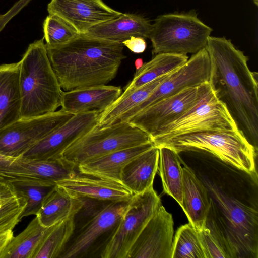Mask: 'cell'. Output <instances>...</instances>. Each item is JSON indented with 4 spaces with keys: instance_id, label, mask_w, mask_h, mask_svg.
<instances>
[{
    "instance_id": "1",
    "label": "cell",
    "mask_w": 258,
    "mask_h": 258,
    "mask_svg": "<svg viewBox=\"0 0 258 258\" xmlns=\"http://www.w3.org/2000/svg\"><path fill=\"white\" fill-rule=\"evenodd\" d=\"M179 154L205 187L210 208L205 227L228 258L258 257L257 174L249 173L203 151Z\"/></svg>"
},
{
    "instance_id": "2",
    "label": "cell",
    "mask_w": 258,
    "mask_h": 258,
    "mask_svg": "<svg viewBox=\"0 0 258 258\" xmlns=\"http://www.w3.org/2000/svg\"><path fill=\"white\" fill-rule=\"evenodd\" d=\"M206 49L210 60L211 88L238 129L257 150V73L250 70L248 57L224 37L210 36Z\"/></svg>"
},
{
    "instance_id": "3",
    "label": "cell",
    "mask_w": 258,
    "mask_h": 258,
    "mask_svg": "<svg viewBox=\"0 0 258 258\" xmlns=\"http://www.w3.org/2000/svg\"><path fill=\"white\" fill-rule=\"evenodd\" d=\"M45 46L51 67L65 91L107 85L126 58L122 43L85 33L61 45Z\"/></svg>"
},
{
    "instance_id": "4",
    "label": "cell",
    "mask_w": 258,
    "mask_h": 258,
    "mask_svg": "<svg viewBox=\"0 0 258 258\" xmlns=\"http://www.w3.org/2000/svg\"><path fill=\"white\" fill-rule=\"evenodd\" d=\"M21 118L54 112L62 91L48 58L43 37L31 43L20 61Z\"/></svg>"
},
{
    "instance_id": "5",
    "label": "cell",
    "mask_w": 258,
    "mask_h": 258,
    "mask_svg": "<svg viewBox=\"0 0 258 258\" xmlns=\"http://www.w3.org/2000/svg\"><path fill=\"white\" fill-rule=\"evenodd\" d=\"M157 147H169L178 153L203 151L249 173H256L257 150L239 129L207 131L175 137L153 143Z\"/></svg>"
},
{
    "instance_id": "6",
    "label": "cell",
    "mask_w": 258,
    "mask_h": 258,
    "mask_svg": "<svg viewBox=\"0 0 258 258\" xmlns=\"http://www.w3.org/2000/svg\"><path fill=\"white\" fill-rule=\"evenodd\" d=\"M149 37L152 54H195L206 48L212 29L198 17L195 10L159 16Z\"/></svg>"
},
{
    "instance_id": "7",
    "label": "cell",
    "mask_w": 258,
    "mask_h": 258,
    "mask_svg": "<svg viewBox=\"0 0 258 258\" xmlns=\"http://www.w3.org/2000/svg\"><path fill=\"white\" fill-rule=\"evenodd\" d=\"M150 142L148 134L127 121L102 127L97 125L66 149L61 157L76 168L88 160Z\"/></svg>"
},
{
    "instance_id": "8",
    "label": "cell",
    "mask_w": 258,
    "mask_h": 258,
    "mask_svg": "<svg viewBox=\"0 0 258 258\" xmlns=\"http://www.w3.org/2000/svg\"><path fill=\"white\" fill-rule=\"evenodd\" d=\"M238 128L225 104L217 97L209 82L202 84L197 102L179 118L156 131L153 143L175 137L207 131H229Z\"/></svg>"
},
{
    "instance_id": "9",
    "label": "cell",
    "mask_w": 258,
    "mask_h": 258,
    "mask_svg": "<svg viewBox=\"0 0 258 258\" xmlns=\"http://www.w3.org/2000/svg\"><path fill=\"white\" fill-rule=\"evenodd\" d=\"M161 204L153 186L133 195L125 212L104 243L100 257L127 258L133 245Z\"/></svg>"
},
{
    "instance_id": "10",
    "label": "cell",
    "mask_w": 258,
    "mask_h": 258,
    "mask_svg": "<svg viewBox=\"0 0 258 258\" xmlns=\"http://www.w3.org/2000/svg\"><path fill=\"white\" fill-rule=\"evenodd\" d=\"M74 115L61 109L37 117L18 119L0 130V155L22 156Z\"/></svg>"
},
{
    "instance_id": "11",
    "label": "cell",
    "mask_w": 258,
    "mask_h": 258,
    "mask_svg": "<svg viewBox=\"0 0 258 258\" xmlns=\"http://www.w3.org/2000/svg\"><path fill=\"white\" fill-rule=\"evenodd\" d=\"M210 74V60L205 48L192 54L185 64L161 83L146 99L122 115L116 122L125 121L152 104L185 88L209 82Z\"/></svg>"
},
{
    "instance_id": "12",
    "label": "cell",
    "mask_w": 258,
    "mask_h": 258,
    "mask_svg": "<svg viewBox=\"0 0 258 258\" xmlns=\"http://www.w3.org/2000/svg\"><path fill=\"white\" fill-rule=\"evenodd\" d=\"M73 167L61 158L44 160L0 155V181L12 184L35 181L56 182L70 177Z\"/></svg>"
},
{
    "instance_id": "13",
    "label": "cell",
    "mask_w": 258,
    "mask_h": 258,
    "mask_svg": "<svg viewBox=\"0 0 258 258\" xmlns=\"http://www.w3.org/2000/svg\"><path fill=\"white\" fill-rule=\"evenodd\" d=\"M202 84L185 88L162 99L125 121L142 130L151 137L159 128L179 118L197 102L201 95Z\"/></svg>"
},
{
    "instance_id": "14",
    "label": "cell",
    "mask_w": 258,
    "mask_h": 258,
    "mask_svg": "<svg viewBox=\"0 0 258 258\" xmlns=\"http://www.w3.org/2000/svg\"><path fill=\"white\" fill-rule=\"evenodd\" d=\"M100 114L98 111L75 114L66 123L38 142L21 157L38 160L61 157L66 149L97 125Z\"/></svg>"
},
{
    "instance_id": "15",
    "label": "cell",
    "mask_w": 258,
    "mask_h": 258,
    "mask_svg": "<svg viewBox=\"0 0 258 258\" xmlns=\"http://www.w3.org/2000/svg\"><path fill=\"white\" fill-rule=\"evenodd\" d=\"M129 201L111 202L88 220L77 229L60 258L82 257L87 255L102 236L112 233Z\"/></svg>"
},
{
    "instance_id": "16",
    "label": "cell",
    "mask_w": 258,
    "mask_h": 258,
    "mask_svg": "<svg viewBox=\"0 0 258 258\" xmlns=\"http://www.w3.org/2000/svg\"><path fill=\"white\" fill-rule=\"evenodd\" d=\"M173 226L171 214L161 204L133 245L127 258H171Z\"/></svg>"
},
{
    "instance_id": "17",
    "label": "cell",
    "mask_w": 258,
    "mask_h": 258,
    "mask_svg": "<svg viewBox=\"0 0 258 258\" xmlns=\"http://www.w3.org/2000/svg\"><path fill=\"white\" fill-rule=\"evenodd\" d=\"M47 11L67 21L79 33H85L92 27L122 14L102 0H51Z\"/></svg>"
},
{
    "instance_id": "18",
    "label": "cell",
    "mask_w": 258,
    "mask_h": 258,
    "mask_svg": "<svg viewBox=\"0 0 258 258\" xmlns=\"http://www.w3.org/2000/svg\"><path fill=\"white\" fill-rule=\"evenodd\" d=\"M56 184L75 198L117 202L129 201L133 195L119 183L78 173L73 177L60 180Z\"/></svg>"
},
{
    "instance_id": "19",
    "label": "cell",
    "mask_w": 258,
    "mask_h": 258,
    "mask_svg": "<svg viewBox=\"0 0 258 258\" xmlns=\"http://www.w3.org/2000/svg\"><path fill=\"white\" fill-rule=\"evenodd\" d=\"M121 91L120 87L107 85L62 91L60 106L73 114L89 111L101 113L118 98Z\"/></svg>"
},
{
    "instance_id": "20",
    "label": "cell",
    "mask_w": 258,
    "mask_h": 258,
    "mask_svg": "<svg viewBox=\"0 0 258 258\" xmlns=\"http://www.w3.org/2000/svg\"><path fill=\"white\" fill-rule=\"evenodd\" d=\"M154 146L153 142L116 151L79 164L78 173L117 182L123 185L121 172L133 158Z\"/></svg>"
},
{
    "instance_id": "21",
    "label": "cell",
    "mask_w": 258,
    "mask_h": 258,
    "mask_svg": "<svg viewBox=\"0 0 258 258\" xmlns=\"http://www.w3.org/2000/svg\"><path fill=\"white\" fill-rule=\"evenodd\" d=\"M153 25L144 17L124 13L89 29L85 34L100 39L122 43L131 36L149 38Z\"/></svg>"
},
{
    "instance_id": "22",
    "label": "cell",
    "mask_w": 258,
    "mask_h": 258,
    "mask_svg": "<svg viewBox=\"0 0 258 258\" xmlns=\"http://www.w3.org/2000/svg\"><path fill=\"white\" fill-rule=\"evenodd\" d=\"M183 190L181 206L189 223L198 231L204 228L210 208L207 190L187 166L182 164Z\"/></svg>"
},
{
    "instance_id": "23",
    "label": "cell",
    "mask_w": 258,
    "mask_h": 258,
    "mask_svg": "<svg viewBox=\"0 0 258 258\" xmlns=\"http://www.w3.org/2000/svg\"><path fill=\"white\" fill-rule=\"evenodd\" d=\"M159 148L154 145L128 162L121 172L123 186L133 195L153 186L159 163Z\"/></svg>"
},
{
    "instance_id": "24",
    "label": "cell",
    "mask_w": 258,
    "mask_h": 258,
    "mask_svg": "<svg viewBox=\"0 0 258 258\" xmlns=\"http://www.w3.org/2000/svg\"><path fill=\"white\" fill-rule=\"evenodd\" d=\"M20 61L0 65V130L21 118Z\"/></svg>"
},
{
    "instance_id": "25",
    "label": "cell",
    "mask_w": 258,
    "mask_h": 258,
    "mask_svg": "<svg viewBox=\"0 0 258 258\" xmlns=\"http://www.w3.org/2000/svg\"><path fill=\"white\" fill-rule=\"evenodd\" d=\"M187 55L162 53L157 54L149 61L136 70L132 80L124 88L120 97L124 96L156 79L172 73L185 64Z\"/></svg>"
},
{
    "instance_id": "26",
    "label": "cell",
    "mask_w": 258,
    "mask_h": 258,
    "mask_svg": "<svg viewBox=\"0 0 258 258\" xmlns=\"http://www.w3.org/2000/svg\"><path fill=\"white\" fill-rule=\"evenodd\" d=\"M83 203L82 199L72 197L56 185L43 201L35 216L41 225L49 227L76 213Z\"/></svg>"
},
{
    "instance_id": "27",
    "label": "cell",
    "mask_w": 258,
    "mask_h": 258,
    "mask_svg": "<svg viewBox=\"0 0 258 258\" xmlns=\"http://www.w3.org/2000/svg\"><path fill=\"white\" fill-rule=\"evenodd\" d=\"M158 170L161 177L163 191L173 198L182 206L183 170L179 154L165 146L159 147Z\"/></svg>"
},
{
    "instance_id": "28",
    "label": "cell",
    "mask_w": 258,
    "mask_h": 258,
    "mask_svg": "<svg viewBox=\"0 0 258 258\" xmlns=\"http://www.w3.org/2000/svg\"><path fill=\"white\" fill-rule=\"evenodd\" d=\"M53 226H43L35 216L23 231L16 236H14L0 254V258H33Z\"/></svg>"
},
{
    "instance_id": "29",
    "label": "cell",
    "mask_w": 258,
    "mask_h": 258,
    "mask_svg": "<svg viewBox=\"0 0 258 258\" xmlns=\"http://www.w3.org/2000/svg\"><path fill=\"white\" fill-rule=\"evenodd\" d=\"M171 73L161 76L124 96L119 97L100 113L97 125L102 127L115 123L122 115L146 99Z\"/></svg>"
},
{
    "instance_id": "30",
    "label": "cell",
    "mask_w": 258,
    "mask_h": 258,
    "mask_svg": "<svg viewBox=\"0 0 258 258\" xmlns=\"http://www.w3.org/2000/svg\"><path fill=\"white\" fill-rule=\"evenodd\" d=\"M75 214L53 226L37 249L33 258H60L75 232Z\"/></svg>"
},
{
    "instance_id": "31",
    "label": "cell",
    "mask_w": 258,
    "mask_h": 258,
    "mask_svg": "<svg viewBox=\"0 0 258 258\" xmlns=\"http://www.w3.org/2000/svg\"><path fill=\"white\" fill-rule=\"evenodd\" d=\"M26 205L12 184L0 181V233L13 230L22 219Z\"/></svg>"
},
{
    "instance_id": "32",
    "label": "cell",
    "mask_w": 258,
    "mask_h": 258,
    "mask_svg": "<svg viewBox=\"0 0 258 258\" xmlns=\"http://www.w3.org/2000/svg\"><path fill=\"white\" fill-rule=\"evenodd\" d=\"M171 258H206L198 232L189 223L176 231Z\"/></svg>"
},
{
    "instance_id": "33",
    "label": "cell",
    "mask_w": 258,
    "mask_h": 258,
    "mask_svg": "<svg viewBox=\"0 0 258 258\" xmlns=\"http://www.w3.org/2000/svg\"><path fill=\"white\" fill-rule=\"evenodd\" d=\"M23 196L26 205L21 218L37 213L47 196L55 188V182L35 181L12 184Z\"/></svg>"
},
{
    "instance_id": "34",
    "label": "cell",
    "mask_w": 258,
    "mask_h": 258,
    "mask_svg": "<svg viewBox=\"0 0 258 258\" xmlns=\"http://www.w3.org/2000/svg\"><path fill=\"white\" fill-rule=\"evenodd\" d=\"M45 45L55 46L64 44L80 33L69 22L59 16L49 14L43 23Z\"/></svg>"
},
{
    "instance_id": "35",
    "label": "cell",
    "mask_w": 258,
    "mask_h": 258,
    "mask_svg": "<svg viewBox=\"0 0 258 258\" xmlns=\"http://www.w3.org/2000/svg\"><path fill=\"white\" fill-rule=\"evenodd\" d=\"M198 232L206 258H228L220 242L209 228L205 227Z\"/></svg>"
},
{
    "instance_id": "36",
    "label": "cell",
    "mask_w": 258,
    "mask_h": 258,
    "mask_svg": "<svg viewBox=\"0 0 258 258\" xmlns=\"http://www.w3.org/2000/svg\"><path fill=\"white\" fill-rule=\"evenodd\" d=\"M132 52L141 53L145 51L147 47L146 42L144 38L131 36L129 39L122 42Z\"/></svg>"
},
{
    "instance_id": "37",
    "label": "cell",
    "mask_w": 258,
    "mask_h": 258,
    "mask_svg": "<svg viewBox=\"0 0 258 258\" xmlns=\"http://www.w3.org/2000/svg\"><path fill=\"white\" fill-rule=\"evenodd\" d=\"M13 237V230L0 233V254Z\"/></svg>"
},
{
    "instance_id": "38",
    "label": "cell",
    "mask_w": 258,
    "mask_h": 258,
    "mask_svg": "<svg viewBox=\"0 0 258 258\" xmlns=\"http://www.w3.org/2000/svg\"><path fill=\"white\" fill-rule=\"evenodd\" d=\"M143 64V61L142 58H137L135 61V66L136 67V70H139Z\"/></svg>"
},
{
    "instance_id": "39",
    "label": "cell",
    "mask_w": 258,
    "mask_h": 258,
    "mask_svg": "<svg viewBox=\"0 0 258 258\" xmlns=\"http://www.w3.org/2000/svg\"><path fill=\"white\" fill-rule=\"evenodd\" d=\"M254 3L256 5H257V0H253Z\"/></svg>"
}]
</instances>
